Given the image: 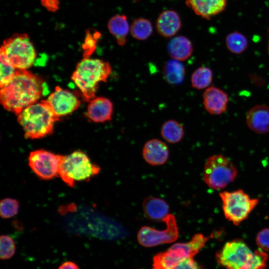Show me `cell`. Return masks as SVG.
<instances>
[{"mask_svg": "<svg viewBox=\"0 0 269 269\" xmlns=\"http://www.w3.org/2000/svg\"><path fill=\"white\" fill-rule=\"evenodd\" d=\"M45 85L40 77L27 70L17 69L12 80L0 88V103L17 116L38 101L46 88Z\"/></svg>", "mask_w": 269, "mask_h": 269, "instance_id": "6da1fadb", "label": "cell"}, {"mask_svg": "<svg viewBox=\"0 0 269 269\" xmlns=\"http://www.w3.org/2000/svg\"><path fill=\"white\" fill-rule=\"evenodd\" d=\"M17 116L25 137L29 139L41 138L51 134L54 123L59 119L46 100L29 105Z\"/></svg>", "mask_w": 269, "mask_h": 269, "instance_id": "7a4b0ae2", "label": "cell"}, {"mask_svg": "<svg viewBox=\"0 0 269 269\" xmlns=\"http://www.w3.org/2000/svg\"><path fill=\"white\" fill-rule=\"evenodd\" d=\"M111 72L112 67L108 62L84 57L76 66L71 78L84 99L90 102L95 98L99 84L106 82Z\"/></svg>", "mask_w": 269, "mask_h": 269, "instance_id": "3957f363", "label": "cell"}, {"mask_svg": "<svg viewBox=\"0 0 269 269\" xmlns=\"http://www.w3.org/2000/svg\"><path fill=\"white\" fill-rule=\"evenodd\" d=\"M100 171V167L92 163L86 153L77 150L63 155L59 175L65 183L73 187L75 181L89 179Z\"/></svg>", "mask_w": 269, "mask_h": 269, "instance_id": "277c9868", "label": "cell"}, {"mask_svg": "<svg viewBox=\"0 0 269 269\" xmlns=\"http://www.w3.org/2000/svg\"><path fill=\"white\" fill-rule=\"evenodd\" d=\"M209 239L202 234L194 235L187 243H176L166 251L160 252L153 258V269H169L182 260L193 258Z\"/></svg>", "mask_w": 269, "mask_h": 269, "instance_id": "5b68a950", "label": "cell"}, {"mask_svg": "<svg viewBox=\"0 0 269 269\" xmlns=\"http://www.w3.org/2000/svg\"><path fill=\"white\" fill-rule=\"evenodd\" d=\"M0 51L16 69L27 70L36 56L34 45L26 33L14 34L4 39Z\"/></svg>", "mask_w": 269, "mask_h": 269, "instance_id": "8992f818", "label": "cell"}, {"mask_svg": "<svg viewBox=\"0 0 269 269\" xmlns=\"http://www.w3.org/2000/svg\"><path fill=\"white\" fill-rule=\"evenodd\" d=\"M237 170L233 162L221 154L210 156L204 166L203 180L210 188L220 190L233 182Z\"/></svg>", "mask_w": 269, "mask_h": 269, "instance_id": "52a82bcc", "label": "cell"}, {"mask_svg": "<svg viewBox=\"0 0 269 269\" xmlns=\"http://www.w3.org/2000/svg\"><path fill=\"white\" fill-rule=\"evenodd\" d=\"M225 217L236 226L248 218L259 203L257 198H251L243 190L219 193Z\"/></svg>", "mask_w": 269, "mask_h": 269, "instance_id": "ba28073f", "label": "cell"}, {"mask_svg": "<svg viewBox=\"0 0 269 269\" xmlns=\"http://www.w3.org/2000/svg\"><path fill=\"white\" fill-rule=\"evenodd\" d=\"M163 222L166 225L163 230L147 226L141 227L137 234L138 243L143 247L150 248L175 242L178 237L179 231L174 216L169 214Z\"/></svg>", "mask_w": 269, "mask_h": 269, "instance_id": "9c48e42d", "label": "cell"}, {"mask_svg": "<svg viewBox=\"0 0 269 269\" xmlns=\"http://www.w3.org/2000/svg\"><path fill=\"white\" fill-rule=\"evenodd\" d=\"M253 252L242 240L227 242L216 256L217 263L226 269H241Z\"/></svg>", "mask_w": 269, "mask_h": 269, "instance_id": "30bf717a", "label": "cell"}, {"mask_svg": "<svg viewBox=\"0 0 269 269\" xmlns=\"http://www.w3.org/2000/svg\"><path fill=\"white\" fill-rule=\"evenodd\" d=\"M63 155L55 154L44 149L31 151L28 164L33 172L40 178L51 179L59 175Z\"/></svg>", "mask_w": 269, "mask_h": 269, "instance_id": "8fae6325", "label": "cell"}, {"mask_svg": "<svg viewBox=\"0 0 269 269\" xmlns=\"http://www.w3.org/2000/svg\"><path fill=\"white\" fill-rule=\"evenodd\" d=\"M46 100L59 118L72 113L80 105V101L75 94L59 87H55Z\"/></svg>", "mask_w": 269, "mask_h": 269, "instance_id": "7c38bea8", "label": "cell"}, {"mask_svg": "<svg viewBox=\"0 0 269 269\" xmlns=\"http://www.w3.org/2000/svg\"><path fill=\"white\" fill-rule=\"evenodd\" d=\"M203 100L205 110L213 115H219L224 113L229 101L227 93L214 86L205 90L203 94Z\"/></svg>", "mask_w": 269, "mask_h": 269, "instance_id": "4fadbf2b", "label": "cell"}, {"mask_svg": "<svg viewBox=\"0 0 269 269\" xmlns=\"http://www.w3.org/2000/svg\"><path fill=\"white\" fill-rule=\"evenodd\" d=\"M142 155L147 163L155 166L164 164L168 159L169 152L168 146L164 142L154 138L145 142Z\"/></svg>", "mask_w": 269, "mask_h": 269, "instance_id": "5bb4252c", "label": "cell"}, {"mask_svg": "<svg viewBox=\"0 0 269 269\" xmlns=\"http://www.w3.org/2000/svg\"><path fill=\"white\" fill-rule=\"evenodd\" d=\"M246 122L249 128L258 134L269 133V107L258 105L248 112Z\"/></svg>", "mask_w": 269, "mask_h": 269, "instance_id": "9a60e30c", "label": "cell"}, {"mask_svg": "<svg viewBox=\"0 0 269 269\" xmlns=\"http://www.w3.org/2000/svg\"><path fill=\"white\" fill-rule=\"evenodd\" d=\"M113 109V104L109 99L103 97L95 98L88 106L87 117L95 123H105L111 120Z\"/></svg>", "mask_w": 269, "mask_h": 269, "instance_id": "2e32d148", "label": "cell"}, {"mask_svg": "<svg viewBox=\"0 0 269 269\" xmlns=\"http://www.w3.org/2000/svg\"><path fill=\"white\" fill-rule=\"evenodd\" d=\"M181 26L180 17L179 14L173 10H166L161 12L156 23L158 33L166 38L175 35Z\"/></svg>", "mask_w": 269, "mask_h": 269, "instance_id": "e0dca14e", "label": "cell"}, {"mask_svg": "<svg viewBox=\"0 0 269 269\" xmlns=\"http://www.w3.org/2000/svg\"><path fill=\"white\" fill-rule=\"evenodd\" d=\"M186 4L197 15L210 19L224 10L226 0H186Z\"/></svg>", "mask_w": 269, "mask_h": 269, "instance_id": "ac0fdd59", "label": "cell"}, {"mask_svg": "<svg viewBox=\"0 0 269 269\" xmlns=\"http://www.w3.org/2000/svg\"><path fill=\"white\" fill-rule=\"evenodd\" d=\"M142 206L144 216L153 222H163L169 214L168 204L159 198L147 197L143 199Z\"/></svg>", "mask_w": 269, "mask_h": 269, "instance_id": "d6986e66", "label": "cell"}, {"mask_svg": "<svg viewBox=\"0 0 269 269\" xmlns=\"http://www.w3.org/2000/svg\"><path fill=\"white\" fill-rule=\"evenodd\" d=\"M167 51L173 59L182 61L190 57L193 52V46L190 40L186 37L178 36L169 42Z\"/></svg>", "mask_w": 269, "mask_h": 269, "instance_id": "ffe728a7", "label": "cell"}, {"mask_svg": "<svg viewBox=\"0 0 269 269\" xmlns=\"http://www.w3.org/2000/svg\"><path fill=\"white\" fill-rule=\"evenodd\" d=\"M108 28L119 45L124 46L126 44L127 36L130 30L126 15L117 14L112 16L108 22Z\"/></svg>", "mask_w": 269, "mask_h": 269, "instance_id": "44dd1931", "label": "cell"}, {"mask_svg": "<svg viewBox=\"0 0 269 269\" xmlns=\"http://www.w3.org/2000/svg\"><path fill=\"white\" fill-rule=\"evenodd\" d=\"M163 77L169 84L178 85L184 80L185 70L184 65L179 61L170 60L163 67Z\"/></svg>", "mask_w": 269, "mask_h": 269, "instance_id": "7402d4cb", "label": "cell"}, {"mask_svg": "<svg viewBox=\"0 0 269 269\" xmlns=\"http://www.w3.org/2000/svg\"><path fill=\"white\" fill-rule=\"evenodd\" d=\"M160 134L166 141L175 143L182 140L184 135V130L181 124L176 121L170 120L162 125Z\"/></svg>", "mask_w": 269, "mask_h": 269, "instance_id": "603a6c76", "label": "cell"}, {"mask_svg": "<svg viewBox=\"0 0 269 269\" xmlns=\"http://www.w3.org/2000/svg\"><path fill=\"white\" fill-rule=\"evenodd\" d=\"M130 31L134 38L139 40H144L151 35L153 27L152 23L148 19L138 18L133 22Z\"/></svg>", "mask_w": 269, "mask_h": 269, "instance_id": "cb8c5ba5", "label": "cell"}, {"mask_svg": "<svg viewBox=\"0 0 269 269\" xmlns=\"http://www.w3.org/2000/svg\"><path fill=\"white\" fill-rule=\"evenodd\" d=\"M213 79L212 70L206 67H200L192 73L191 82L192 87L198 90L205 89L211 84Z\"/></svg>", "mask_w": 269, "mask_h": 269, "instance_id": "d4e9b609", "label": "cell"}, {"mask_svg": "<svg viewBox=\"0 0 269 269\" xmlns=\"http://www.w3.org/2000/svg\"><path fill=\"white\" fill-rule=\"evenodd\" d=\"M226 44L227 48L232 53L240 54L243 52L248 46L247 38L242 33L233 32L226 37Z\"/></svg>", "mask_w": 269, "mask_h": 269, "instance_id": "484cf974", "label": "cell"}, {"mask_svg": "<svg viewBox=\"0 0 269 269\" xmlns=\"http://www.w3.org/2000/svg\"><path fill=\"white\" fill-rule=\"evenodd\" d=\"M268 260L267 253L259 248L253 252L247 263L241 269H264L267 266Z\"/></svg>", "mask_w": 269, "mask_h": 269, "instance_id": "4316f807", "label": "cell"}, {"mask_svg": "<svg viewBox=\"0 0 269 269\" xmlns=\"http://www.w3.org/2000/svg\"><path fill=\"white\" fill-rule=\"evenodd\" d=\"M0 87L1 88L12 80L17 69L9 62L2 51L0 52Z\"/></svg>", "mask_w": 269, "mask_h": 269, "instance_id": "83f0119b", "label": "cell"}, {"mask_svg": "<svg viewBox=\"0 0 269 269\" xmlns=\"http://www.w3.org/2000/svg\"><path fill=\"white\" fill-rule=\"evenodd\" d=\"M0 258L2 260L11 258L15 253V245L12 239L7 235L0 236Z\"/></svg>", "mask_w": 269, "mask_h": 269, "instance_id": "f1b7e54d", "label": "cell"}, {"mask_svg": "<svg viewBox=\"0 0 269 269\" xmlns=\"http://www.w3.org/2000/svg\"><path fill=\"white\" fill-rule=\"evenodd\" d=\"M19 209L18 202L14 199L5 198L0 203V214L3 219H7L15 215Z\"/></svg>", "mask_w": 269, "mask_h": 269, "instance_id": "f546056e", "label": "cell"}, {"mask_svg": "<svg viewBox=\"0 0 269 269\" xmlns=\"http://www.w3.org/2000/svg\"><path fill=\"white\" fill-rule=\"evenodd\" d=\"M100 34L98 32L91 34L90 31L89 30H88L86 32L85 43L83 45L85 56L86 54L88 55L93 52L96 48L97 40L100 37Z\"/></svg>", "mask_w": 269, "mask_h": 269, "instance_id": "4dcf8cb0", "label": "cell"}, {"mask_svg": "<svg viewBox=\"0 0 269 269\" xmlns=\"http://www.w3.org/2000/svg\"><path fill=\"white\" fill-rule=\"evenodd\" d=\"M256 242L260 249L265 251H269V228L263 229L258 232Z\"/></svg>", "mask_w": 269, "mask_h": 269, "instance_id": "1f68e13d", "label": "cell"}, {"mask_svg": "<svg viewBox=\"0 0 269 269\" xmlns=\"http://www.w3.org/2000/svg\"><path fill=\"white\" fill-rule=\"evenodd\" d=\"M169 269H202L193 258L182 260Z\"/></svg>", "mask_w": 269, "mask_h": 269, "instance_id": "d6a6232c", "label": "cell"}, {"mask_svg": "<svg viewBox=\"0 0 269 269\" xmlns=\"http://www.w3.org/2000/svg\"><path fill=\"white\" fill-rule=\"evenodd\" d=\"M41 4L50 12H56L59 8V0H40Z\"/></svg>", "mask_w": 269, "mask_h": 269, "instance_id": "836d02e7", "label": "cell"}, {"mask_svg": "<svg viewBox=\"0 0 269 269\" xmlns=\"http://www.w3.org/2000/svg\"><path fill=\"white\" fill-rule=\"evenodd\" d=\"M58 269H80L79 266L74 262L67 261L62 263Z\"/></svg>", "mask_w": 269, "mask_h": 269, "instance_id": "e575fe53", "label": "cell"}, {"mask_svg": "<svg viewBox=\"0 0 269 269\" xmlns=\"http://www.w3.org/2000/svg\"></svg>", "mask_w": 269, "mask_h": 269, "instance_id": "d590c367", "label": "cell"}]
</instances>
